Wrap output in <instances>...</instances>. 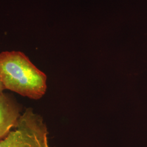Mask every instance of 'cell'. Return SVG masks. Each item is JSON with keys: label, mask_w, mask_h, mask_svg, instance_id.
<instances>
[{"label": "cell", "mask_w": 147, "mask_h": 147, "mask_svg": "<svg viewBox=\"0 0 147 147\" xmlns=\"http://www.w3.org/2000/svg\"><path fill=\"white\" fill-rule=\"evenodd\" d=\"M0 79L5 89L33 100L40 99L47 88L46 75L20 51L0 53Z\"/></svg>", "instance_id": "obj_1"}, {"label": "cell", "mask_w": 147, "mask_h": 147, "mask_svg": "<svg viewBox=\"0 0 147 147\" xmlns=\"http://www.w3.org/2000/svg\"><path fill=\"white\" fill-rule=\"evenodd\" d=\"M14 128L0 140V147H50L47 126L31 107L21 115Z\"/></svg>", "instance_id": "obj_2"}, {"label": "cell", "mask_w": 147, "mask_h": 147, "mask_svg": "<svg viewBox=\"0 0 147 147\" xmlns=\"http://www.w3.org/2000/svg\"><path fill=\"white\" fill-rule=\"evenodd\" d=\"M22 106L11 95L0 94V140L7 136L18 124Z\"/></svg>", "instance_id": "obj_3"}, {"label": "cell", "mask_w": 147, "mask_h": 147, "mask_svg": "<svg viewBox=\"0 0 147 147\" xmlns=\"http://www.w3.org/2000/svg\"><path fill=\"white\" fill-rule=\"evenodd\" d=\"M5 89V88L3 84H2V81L0 79V94L3 93V91H4Z\"/></svg>", "instance_id": "obj_4"}]
</instances>
